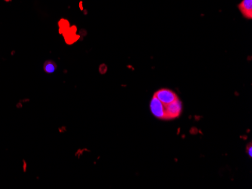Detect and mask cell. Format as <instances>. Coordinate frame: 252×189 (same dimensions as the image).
Listing matches in <instances>:
<instances>
[{"mask_svg": "<svg viewBox=\"0 0 252 189\" xmlns=\"http://www.w3.org/2000/svg\"><path fill=\"white\" fill-rule=\"evenodd\" d=\"M154 97H157L160 102H162L164 105L171 104L178 99L176 94L174 91L168 89H161L155 93Z\"/></svg>", "mask_w": 252, "mask_h": 189, "instance_id": "obj_2", "label": "cell"}, {"mask_svg": "<svg viewBox=\"0 0 252 189\" xmlns=\"http://www.w3.org/2000/svg\"><path fill=\"white\" fill-rule=\"evenodd\" d=\"M247 153H249V156H250V157H252V143L249 144V146H247Z\"/></svg>", "mask_w": 252, "mask_h": 189, "instance_id": "obj_6", "label": "cell"}, {"mask_svg": "<svg viewBox=\"0 0 252 189\" xmlns=\"http://www.w3.org/2000/svg\"><path fill=\"white\" fill-rule=\"evenodd\" d=\"M182 111V104L177 99L171 104L165 105V120L175 119L181 115Z\"/></svg>", "mask_w": 252, "mask_h": 189, "instance_id": "obj_1", "label": "cell"}, {"mask_svg": "<svg viewBox=\"0 0 252 189\" xmlns=\"http://www.w3.org/2000/svg\"><path fill=\"white\" fill-rule=\"evenodd\" d=\"M56 63L52 61V60H47V61L44 63V71L46 73L52 74L56 70Z\"/></svg>", "mask_w": 252, "mask_h": 189, "instance_id": "obj_5", "label": "cell"}, {"mask_svg": "<svg viewBox=\"0 0 252 189\" xmlns=\"http://www.w3.org/2000/svg\"><path fill=\"white\" fill-rule=\"evenodd\" d=\"M238 8L241 12L243 16L246 19L252 18V0H243L238 5Z\"/></svg>", "mask_w": 252, "mask_h": 189, "instance_id": "obj_4", "label": "cell"}, {"mask_svg": "<svg viewBox=\"0 0 252 189\" xmlns=\"http://www.w3.org/2000/svg\"><path fill=\"white\" fill-rule=\"evenodd\" d=\"M151 111L157 118L165 120V105L154 96L151 101Z\"/></svg>", "mask_w": 252, "mask_h": 189, "instance_id": "obj_3", "label": "cell"}]
</instances>
